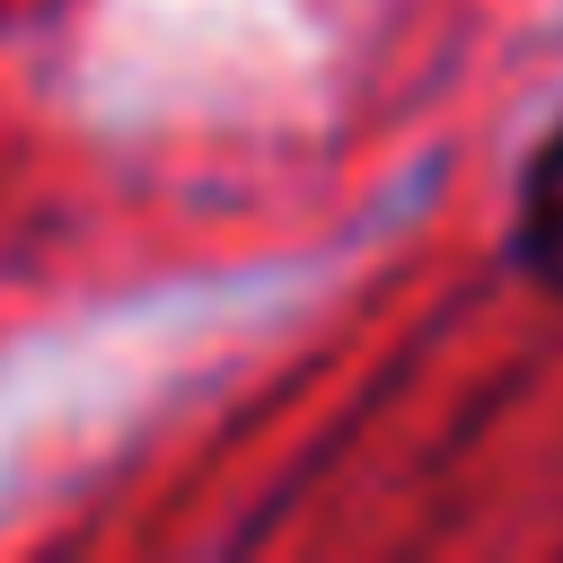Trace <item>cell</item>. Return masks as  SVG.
<instances>
[{
  "label": "cell",
  "mask_w": 563,
  "mask_h": 563,
  "mask_svg": "<svg viewBox=\"0 0 563 563\" xmlns=\"http://www.w3.org/2000/svg\"><path fill=\"white\" fill-rule=\"evenodd\" d=\"M510 273L545 299H563V114L537 132L519 185H510Z\"/></svg>",
  "instance_id": "6da1fadb"
}]
</instances>
